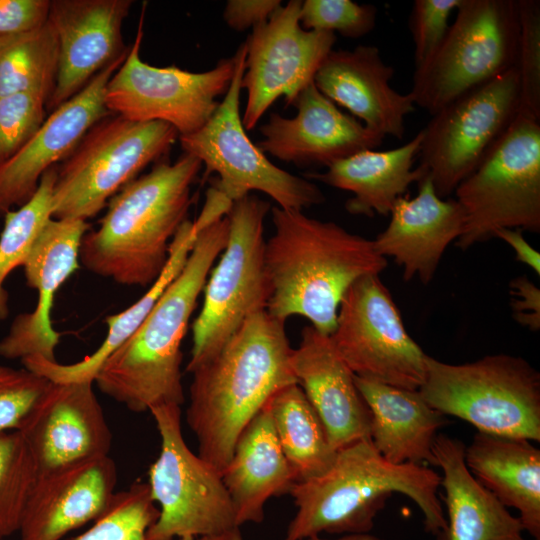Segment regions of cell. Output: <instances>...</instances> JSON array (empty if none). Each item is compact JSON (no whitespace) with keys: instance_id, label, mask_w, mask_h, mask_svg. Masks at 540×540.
I'll use <instances>...</instances> for the list:
<instances>
[{"instance_id":"obj_1","label":"cell","mask_w":540,"mask_h":540,"mask_svg":"<svg viewBox=\"0 0 540 540\" xmlns=\"http://www.w3.org/2000/svg\"><path fill=\"white\" fill-rule=\"evenodd\" d=\"M285 321L266 310L248 317L192 374L186 423L198 455L220 473L242 430L281 388L297 383Z\"/></svg>"},{"instance_id":"obj_2","label":"cell","mask_w":540,"mask_h":540,"mask_svg":"<svg viewBox=\"0 0 540 540\" xmlns=\"http://www.w3.org/2000/svg\"><path fill=\"white\" fill-rule=\"evenodd\" d=\"M271 217L274 232L265 243L271 284L266 311L285 322L302 316L330 336L348 289L364 276L379 275L387 259L373 240L334 222L278 206L271 208Z\"/></svg>"},{"instance_id":"obj_3","label":"cell","mask_w":540,"mask_h":540,"mask_svg":"<svg viewBox=\"0 0 540 540\" xmlns=\"http://www.w3.org/2000/svg\"><path fill=\"white\" fill-rule=\"evenodd\" d=\"M228 230L225 216L198 232L181 272L97 372L94 383L102 393L133 412L183 404L181 344Z\"/></svg>"},{"instance_id":"obj_4","label":"cell","mask_w":540,"mask_h":540,"mask_svg":"<svg viewBox=\"0 0 540 540\" xmlns=\"http://www.w3.org/2000/svg\"><path fill=\"white\" fill-rule=\"evenodd\" d=\"M440 486L441 476L426 465L393 464L369 438L356 441L336 452L326 472L292 485L289 494L297 511L283 540L370 533L393 493L409 497L423 515L424 529L437 536L447 525Z\"/></svg>"},{"instance_id":"obj_5","label":"cell","mask_w":540,"mask_h":540,"mask_svg":"<svg viewBox=\"0 0 540 540\" xmlns=\"http://www.w3.org/2000/svg\"><path fill=\"white\" fill-rule=\"evenodd\" d=\"M202 163L183 153L133 179L107 203L99 227L80 246V263L91 273L124 286L150 287L169 258L170 243L187 220L191 187Z\"/></svg>"},{"instance_id":"obj_6","label":"cell","mask_w":540,"mask_h":540,"mask_svg":"<svg viewBox=\"0 0 540 540\" xmlns=\"http://www.w3.org/2000/svg\"><path fill=\"white\" fill-rule=\"evenodd\" d=\"M425 363L418 391L431 407L478 432L540 441V373L527 360L494 354L450 364L426 355Z\"/></svg>"},{"instance_id":"obj_7","label":"cell","mask_w":540,"mask_h":540,"mask_svg":"<svg viewBox=\"0 0 540 540\" xmlns=\"http://www.w3.org/2000/svg\"><path fill=\"white\" fill-rule=\"evenodd\" d=\"M268 202L251 194L232 203L228 239L203 288V304L192 326L186 371L213 358L251 315L264 311L271 296L265 265L264 222Z\"/></svg>"},{"instance_id":"obj_8","label":"cell","mask_w":540,"mask_h":540,"mask_svg":"<svg viewBox=\"0 0 540 540\" xmlns=\"http://www.w3.org/2000/svg\"><path fill=\"white\" fill-rule=\"evenodd\" d=\"M434 53L415 68L409 92L430 115L515 67L517 0H461Z\"/></svg>"},{"instance_id":"obj_9","label":"cell","mask_w":540,"mask_h":540,"mask_svg":"<svg viewBox=\"0 0 540 540\" xmlns=\"http://www.w3.org/2000/svg\"><path fill=\"white\" fill-rule=\"evenodd\" d=\"M454 194L465 214L462 250L500 229L539 233L540 121L518 114Z\"/></svg>"},{"instance_id":"obj_10","label":"cell","mask_w":540,"mask_h":540,"mask_svg":"<svg viewBox=\"0 0 540 540\" xmlns=\"http://www.w3.org/2000/svg\"><path fill=\"white\" fill-rule=\"evenodd\" d=\"M178 137L177 130L162 121L133 122L114 114L102 119L57 168L52 218L94 217Z\"/></svg>"},{"instance_id":"obj_11","label":"cell","mask_w":540,"mask_h":540,"mask_svg":"<svg viewBox=\"0 0 540 540\" xmlns=\"http://www.w3.org/2000/svg\"><path fill=\"white\" fill-rule=\"evenodd\" d=\"M235 56V73L216 111L201 128L179 136L184 153L206 166L205 176L217 174L210 188L231 204L251 191L265 193L283 209L303 211L322 204L325 195L315 183L274 165L246 134L239 109L244 43Z\"/></svg>"},{"instance_id":"obj_12","label":"cell","mask_w":540,"mask_h":540,"mask_svg":"<svg viewBox=\"0 0 540 540\" xmlns=\"http://www.w3.org/2000/svg\"><path fill=\"white\" fill-rule=\"evenodd\" d=\"M149 412L161 446L148 471L150 495L160 508L156 521L147 530V540L200 537L237 528L221 473L185 442L181 406L163 404Z\"/></svg>"},{"instance_id":"obj_13","label":"cell","mask_w":540,"mask_h":540,"mask_svg":"<svg viewBox=\"0 0 540 540\" xmlns=\"http://www.w3.org/2000/svg\"><path fill=\"white\" fill-rule=\"evenodd\" d=\"M519 112L515 67L458 96L421 130L419 167L446 199L481 163Z\"/></svg>"},{"instance_id":"obj_14","label":"cell","mask_w":540,"mask_h":540,"mask_svg":"<svg viewBox=\"0 0 540 540\" xmlns=\"http://www.w3.org/2000/svg\"><path fill=\"white\" fill-rule=\"evenodd\" d=\"M124 62L106 86L105 104L114 115L133 122L162 121L180 135L201 128L219 106L236 68L235 54L211 70L189 72L176 66L156 67L142 61L143 16Z\"/></svg>"},{"instance_id":"obj_15","label":"cell","mask_w":540,"mask_h":540,"mask_svg":"<svg viewBox=\"0 0 540 540\" xmlns=\"http://www.w3.org/2000/svg\"><path fill=\"white\" fill-rule=\"evenodd\" d=\"M330 339L356 376L409 390L424 383L427 354L405 329L379 275L364 276L348 289Z\"/></svg>"},{"instance_id":"obj_16","label":"cell","mask_w":540,"mask_h":540,"mask_svg":"<svg viewBox=\"0 0 540 540\" xmlns=\"http://www.w3.org/2000/svg\"><path fill=\"white\" fill-rule=\"evenodd\" d=\"M301 4L290 0L281 5L266 22L252 29L244 43L241 88L247 91L242 118L245 130L253 129L279 97L292 105L333 50L335 34L302 28Z\"/></svg>"},{"instance_id":"obj_17","label":"cell","mask_w":540,"mask_h":540,"mask_svg":"<svg viewBox=\"0 0 540 540\" xmlns=\"http://www.w3.org/2000/svg\"><path fill=\"white\" fill-rule=\"evenodd\" d=\"M94 381L48 384L17 429L37 474L84 459L109 455L112 433Z\"/></svg>"},{"instance_id":"obj_18","label":"cell","mask_w":540,"mask_h":540,"mask_svg":"<svg viewBox=\"0 0 540 540\" xmlns=\"http://www.w3.org/2000/svg\"><path fill=\"white\" fill-rule=\"evenodd\" d=\"M90 224L79 219L51 218L36 238L23 268L27 286L38 291L32 312L18 315L0 340V356L20 361L41 357L55 362L60 334L51 320L54 297L79 268L80 246Z\"/></svg>"},{"instance_id":"obj_19","label":"cell","mask_w":540,"mask_h":540,"mask_svg":"<svg viewBox=\"0 0 540 540\" xmlns=\"http://www.w3.org/2000/svg\"><path fill=\"white\" fill-rule=\"evenodd\" d=\"M127 53L51 111L26 145L0 167V214L24 205L36 192L43 174L67 159L96 123L112 115L105 104L106 86Z\"/></svg>"},{"instance_id":"obj_20","label":"cell","mask_w":540,"mask_h":540,"mask_svg":"<svg viewBox=\"0 0 540 540\" xmlns=\"http://www.w3.org/2000/svg\"><path fill=\"white\" fill-rule=\"evenodd\" d=\"M293 118L272 113L260 127L263 139L257 146L264 153L298 166H324L364 150L380 147L385 137L342 112L325 97L314 82L293 101Z\"/></svg>"},{"instance_id":"obj_21","label":"cell","mask_w":540,"mask_h":540,"mask_svg":"<svg viewBox=\"0 0 540 540\" xmlns=\"http://www.w3.org/2000/svg\"><path fill=\"white\" fill-rule=\"evenodd\" d=\"M131 0H52L48 21L59 46L58 74L46 104L53 111L126 54L122 24Z\"/></svg>"},{"instance_id":"obj_22","label":"cell","mask_w":540,"mask_h":540,"mask_svg":"<svg viewBox=\"0 0 540 540\" xmlns=\"http://www.w3.org/2000/svg\"><path fill=\"white\" fill-rule=\"evenodd\" d=\"M118 480L109 455L37 474L18 533L20 540H61L110 507Z\"/></svg>"},{"instance_id":"obj_23","label":"cell","mask_w":540,"mask_h":540,"mask_svg":"<svg viewBox=\"0 0 540 540\" xmlns=\"http://www.w3.org/2000/svg\"><path fill=\"white\" fill-rule=\"evenodd\" d=\"M393 76L394 68L383 61L378 47L359 45L352 50L330 51L313 82L325 97L346 108L370 130L402 139L405 117L416 106L410 93L392 88Z\"/></svg>"},{"instance_id":"obj_24","label":"cell","mask_w":540,"mask_h":540,"mask_svg":"<svg viewBox=\"0 0 540 540\" xmlns=\"http://www.w3.org/2000/svg\"><path fill=\"white\" fill-rule=\"evenodd\" d=\"M291 366L335 451L370 439V410L356 386L355 374L329 335L305 326L298 347L293 349Z\"/></svg>"},{"instance_id":"obj_25","label":"cell","mask_w":540,"mask_h":540,"mask_svg":"<svg viewBox=\"0 0 540 540\" xmlns=\"http://www.w3.org/2000/svg\"><path fill=\"white\" fill-rule=\"evenodd\" d=\"M413 198H399L387 227L373 240L376 251L403 268V278L428 284L450 243L462 234L465 214L455 198H440L430 180L417 182Z\"/></svg>"},{"instance_id":"obj_26","label":"cell","mask_w":540,"mask_h":540,"mask_svg":"<svg viewBox=\"0 0 540 540\" xmlns=\"http://www.w3.org/2000/svg\"><path fill=\"white\" fill-rule=\"evenodd\" d=\"M465 445L458 438L436 436L433 455L441 468L446 529L438 540H527L520 519L512 515L469 471Z\"/></svg>"},{"instance_id":"obj_27","label":"cell","mask_w":540,"mask_h":540,"mask_svg":"<svg viewBox=\"0 0 540 540\" xmlns=\"http://www.w3.org/2000/svg\"><path fill=\"white\" fill-rule=\"evenodd\" d=\"M221 477L232 501L238 527L245 523H261L267 501L289 493L296 482L267 404L242 430Z\"/></svg>"},{"instance_id":"obj_28","label":"cell","mask_w":540,"mask_h":540,"mask_svg":"<svg viewBox=\"0 0 540 540\" xmlns=\"http://www.w3.org/2000/svg\"><path fill=\"white\" fill-rule=\"evenodd\" d=\"M356 386L371 413L370 440L393 464L435 466L433 446L448 423L418 390H409L355 375Z\"/></svg>"},{"instance_id":"obj_29","label":"cell","mask_w":540,"mask_h":540,"mask_svg":"<svg viewBox=\"0 0 540 540\" xmlns=\"http://www.w3.org/2000/svg\"><path fill=\"white\" fill-rule=\"evenodd\" d=\"M421 141L419 131L404 145L385 151L364 150L332 164L323 173H306L305 178L351 192L353 196L345 203L350 214L387 216L410 185L425 174L419 166L413 168Z\"/></svg>"},{"instance_id":"obj_30","label":"cell","mask_w":540,"mask_h":540,"mask_svg":"<svg viewBox=\"0 0 540 540\" xmlns=\"http://www.w3.org/2000/svg\"><path fill=\"white\" fill-rule=\"evenodd\" d=\"M465 463L503 505L519 512L524 531L540 540V450L527 439L477 432L465 447Z\"/></svg>"},{"instance_id":"obj_31","label":"cell","mask_w":540,"mask_h":540,"mask_svg":"<svg viewBox=\"0 0 540 540\" xmlns=\"http://www.w3.org/2000/svg\"><path fill=\"white\" fill-rule=\"evenodd\" d=\"M197 234L193 221L185 220L182 223L170 243L168 262L162 273L138 301L106 318V337L92 354L72 364L29 357L21 360L24 368L54 382L94 381L102 364L136 331L167 286L181 272Z\"/></svg>"},{"instance_id":"obj_32","label":"cell","mask_w":540,"mask_h":540,"mask_svg":"<svg viewBox=\"0 0 540 540\" xmlns=\"http://www.w3.org/2000/svg\"><path fill=\"white\" fill-rule=\"evenodd\" d=\"M267 407L296 482L326 472L337 451L331 447L319 416L298 383L277 391Z\"/></svg>"},{"instance_id":"obj_33","label":"cell","mask_w":540,"mask_h":540,"mask_svg":"<svg viewBox=\"0 0 540 540\" xmlns=\"http://www.w3.org/2000/svg\"><path fill=\"white\" fill-rule=\"evenodd\" d=\"M58 61V39L49 21L29 32L0 37V97L34 92L48 102Z\"/></svg>"},{"instance_id":"obj_34","label":"cell","mask_w":540,"mask_h":540,"mask_svg":"<svg viewBox=\"0 0 540 540\" xmlns=\"http://www.w3.org/2000/svg\"><path fill=\"white\" fill-rule=\"evenodd\" d=\"M56 178L57 167L54 166L43 174L36 192L24 205L4 214L0 234V321L9 315V296L4 288L7 277L23 266L36 238L52 218Z\"/></svg>"},{"instance_id":"obj_35","label":"cell","mask_w":540,"mask_h":540,"mask_svg":"<svg viewBox=\"0 0 540 540\" xmlns=\"http://www.w3.org/2000/svg\"><path fill=\"white\" fill-rule=\"evenodd\" d=\"M36 477L22 434L18 430L0 432V540L19 531Z\"/></svg>"},{"instance_id":"obj_36","label":"cell","mask_w":540,"mask_h":540,"mask_svg":"<svg viewBox=\"0 0 540 540\" xmlns=\"http://www.w3.org/2000/svg\"><path fill=\"white\" fill-rule=\"evenodd\" d=\"M158 514L148 484L135 482L116 492L108 510L74 540H147Z\"/></svg>"},{"instance_id":"obj_37","label":"cell","mask_w":540,"mask_h":540,"mask_svg":"<svg viewBox=\"0 0 540 540\" xmlns=\"http://www.w3.org/2000/svg\"><path fill=\"white\" fill-rule=\"evenodd\" d=\"M519 115L540 121V1L517 0Z\"/></svg>"},{"instance_id":"obj_38","label":"cell","mask_w":540,"mask_h":540,"mask_svg":"<svg viewBox=\"0 0 540 540\" xmlns=\"http://www.w3.org/2000/svg\"><path fill=\"white\" fill-rule=\"evenodd\" d=\"M378 10L372 4L351 0H305L300 9V24L305 30L338 32L358 39L374 30Z\"/></svg>"},{"instance_id":"obj_39","label":"cell","mask_w":540,"mask_h":540,"mask_svg":"<svg viewBox=\"0 0 540 540\" xmlns=\"http://www.w3.org/2000/svg\"><path fill=\"white\" fill-rule=\"evenodd\" d=\"M47 100L34 92L0 97V167L31 139L46 118Z\"/></svg>"},{"instance_id":"obj_40","label":"cell","mask_w":540,"mask_h":540,"mask_svg":"<svg viewBox=\"0 0 540 540\" xmlns=\"http://www.w3.org/2000/svg\"><path fill=\"white\" fill-rule=\"evenodd\" d=\"M48 379L26 368L0 365V432L17 430Z\"/></svg>"},{"instance_id":"obj_41","label":"cell","mask_w":540,"mask_h":540,"mask_svg":"<svg viewBox=\"0 0 540 540\" xmlns=\"http://www.w3.org/2000/svg\"><path fill=\"white\" fill-rule=\"evenodd\" d=\"M461 0H415L409 16L415 68L437 49L449 28L451 13Z\"/></svg>"},{"instance_id":"obj_42","label":"cell","mask_w":540,"mask_h":540,"mask_svg":"<svg viewBox=\"0 0 540 540\" xmlns=\"http://www.w3.org/2000/svg\"><path fill=\"white\" fill-rule=\"evenodd\" d=\"M50 0H0V37L42 27L48 21Z\"/></svg>"},{"instance_id":"obj_43","label":"cell","mask_w":540,"mask_h":540,"mask_svg":"<svg viewBox=\"0 0 540 540\" xmlns=\"http://www.w3.org/2000/svg\"><path fill=\"white\" fill-rule=\"evenodd\" d=\"M510 306L514 319L523 327L536 332L540 329V290L525 275L509 283Z\"/></svg>"},{"instance_id":"obj_44","label":"cell","mask_w":540,"mask_h":540,"mask_svg":"<svg viewBox=\"0 0 540 540\" xmlns=\"http://www.w3.org/2000/svg\"><path fill=\"white\" fill-rule=\"evenodd\" d=\"M281 3L280 0H230L225 6L223 18L232 29L244 31L266 22Z\"/></svg>"},{"instance_id":"obj_45","label":"cell","mask_w":540,"mask_h":540,"mask_svg":"<svg viewBox=\"0 0 540 540\" xmlns=\"http://www.w3.org/2000/svg\"><path fill=\"white\" fill-rule=\"evenodd\" d=\"M494 237L507 243L515 252L516 259L540 275V254L523 237L518 229H500Z\"/></svg>"},{"instance_id":"obj_46","label":"cell","mask_w":540,"mask_h":540,"mask_svg":"<svg viewBox=\"0 0 540 540\" xmlns=\"http://www.w3.org/2000/svg\"><path fill=\"white\" fill-rule=\"evenodd\" d=\"M178 540H245L243 538V535L240 531V528H234L232 530L214 534V535H206V536H200V537H182Z\"/></svg>"},{"instance_id":"obj_47","label":"cell","mask_w":540,"mask_h":540,"mask_svg":"<svg viewBox=\"0 0 540 540\" xmlns=\"http://www.w3.org/2000/svg\"><path fill=\"white\" fill-rule=\"evenodd\" d=\"M305 540H385L381 537L373 535L371 533H361V534H346L341 535L335 539H328L318 536L309 537Z\"/></svg>"},{"instance_id":"obj_48","label":"cell","mask_w":540,"mask_h":540,"mask_svg":"<svg viewBox=\"0 0 540 540\" xmlns=\"http://www.w3.org/2000/svg\"><path fill=\"white\" fill-rule=\"evenodd\" d=\"M533 540H535V539H533Z\"/></svg>"}]
</instances>
